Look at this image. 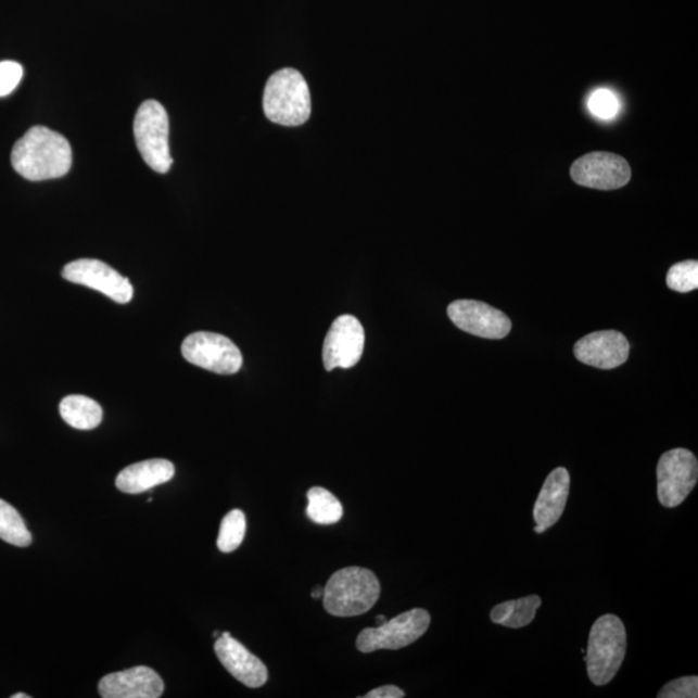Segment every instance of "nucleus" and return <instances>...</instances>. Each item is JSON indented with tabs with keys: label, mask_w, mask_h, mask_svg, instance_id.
<instances>
[{
	"label": "nucleus",
	"mask_w": 698,
	"mask_h": 698,
	"mask_svg": "<svg viewBox=\"0 0 698 698\" xmlns=\"http://www.w3.org/2000/svg\"><path fill=\"white\" fill-rule=\"evenodd\" d=\"M11 162L30 181L63 178L72 167V148L63 135L36 126L13 147Z\"/></svg>",
	"instance_id": "1"
},
{
	"label": "nucleus",
	"mask_w": 698,
	"mask_h": 698,
	"mask_svg": "<svg viewBox=\"0 0 698 698\" xmlns=\"http://www.w3.org/2000/svg\"><path fill=\"white\" fill-rule=\"evenodd\" d=\"M381 596V584L369 569L348 567L331 575L323 588V606L337 617L364 614Z\"/></svg>",
	"instance_id": "2"
},
{
	"label": "nucleus",
	"mask_w": 698,
	"mask_h": 698,
	"mask_svg": "<svg viewBox=\"0 0 698 698\" xmlns=\"http://www.w3.org/2000/svg\"><path fill=\"white\" fill-rule=\"evenodd\" d=\"M264 113L274 124L296 127L310 117V93L306 79L291 67L269 78L263 98Z\"/></svg>",
	"instance_id": "3"
},
{
	"label": "nucleus",
	"mask_w": 698,
	"mask_h": 698,
	"mask_svg": "<svg viewBox=\"0 0 698 698\" xmlns=\"http://www.w3.org/2000/svg\"><path fill=\"white\" fill-rule=\"evenodd\" d=\"M626 646V630L619 617L606 614L595 621L584 659L589 681L595 686L611 683L625 659Z\"/></svg>",
	"instance_id": "4"
},
{
	"label": "nucleus",
	"mask_w": 698,
	"mask_h": 698,
	"mask_svg": "<svg viewBox=\"0 0 698 698\" xmlns=\"http://www.w3.org/2000/svg\"><path fill=\"white\" fill-rule=\"evenodd\" d=\"M168 134L169 124L165 107L158 101H145L135 117L134 135L142 158L155 173L166 174L173 166Z\"/></svg>",
	"instance_id": "5"
},
{
	"label": "nucleus",
	"mask_w": 698,
	"mask_h": 698,
	"mask_svg": "<svg viewBox=\"0 0 698 698\" xmlns=\"http://www.w3.org/2000/svg\"><path fill=\"white\" fill-rule=\"evenodd\" d=\"M430 623L431 615L426 609H411L382 626L364 629L357 638V649L363 653H371L379 649L397 650L408 647L422 638Z\"/></svg>",
	"instance_id": "6"
},
{
	"label": "nucleus",
	"mask_w": 698,
	"mask_h": 698,
	"mask_svg": "<svg viewBox=\"0 0 698 698\" xmlns=\"http://www.w3.org/2000/svg\"><path fill=\"white\" fill-rule=\"evenodd\" d=\"M698 479L695 454L683 447L662 454L657 465V496L660 504L674 508L684 503L694 491Z\"/></svg>",
	"instance_id": "7"
},
{
	"label": "nucleus",
	"mask_w": 698,
	"mask_h": 698,
	"mask_svg": "<svg viewBox=\"0 0 698 698\" xmlns=\"http://www.w3.org/2000/svg\"><path fill=\"white\" fill-rule=\"evenodd\" d=\"M181 354L188 363L216 375H236L241 369V351L227 337L200 331L186 338Z\"/></svg>",
	"instance_id": "8"
},
{
	"label": "nucleus",
	"mask_w": 698,
	"mask_h": 698,
	"mask_svg": "<svg viewBox=\"0 0 698 698\" xmlns=\"http://www.w3.org/2000/svg\"><path fill=\"white\" fill-rule=\"evenodd\" d=\"M571 176L579 186L614 191L625 187L632 179V168L620 155L608 152H593L574 161Z\"/></svg>",
	"instance_id": "9"
},
{
	"label": "nucleus",
	"mask_w": 698,
	"mask_h": 698,
	"mask_svg": "<svg viewBox=\"0 0 698 698\" xmlns=\"http://www.w3.org/2000/svg\"><path fill=\"white\" fill-rule=\"evenodd\" d=\"M365 331L356 317L344 315L331 325L325 338L322 360L328 371L337 368L350 369L363 356Z\"/></svg>",
	"instance_id": "10"
},
{
	"label": "nucleus",
	"mask_w": 698,
	"mask_h": 698,
	"mask_svg": "<svg viewBox=\"0 0 698 698\" xmlns=\"http://www.w3.org/2000/svg\"><path fill=\"white\" fill-rule=\"evenodd\" d=\"M63 277L66 281L98 290L119 304L131 302L134 296L131 282L97 259H79L66 264Z\"/></svg>",
	"instance_id": "11"
},
{
	"label": "nucleus",
	"mask_w": 698,
	"mask_h": 698,
	"mask_svg": "<svg viewBox=\"0 0 698 698\" xmlns=\"http://www.w3.org/2000/svg\"><path fill=\"white\" fill-rule=\"evenodd\" d=\"M452 322L466 333L485 339H504L511 331V321L503 310L478 301H456L447 307Z\"/></svg>",
	"instance_id": "12"
},
{
	"label": "nucleus",
	"mask_w": 698,
	"mask_h": 698,
	"mask_svg": "<svg viewBox=\"0 0 698 698\" xmlns=\"http://www.w3.org/2000/svg\"><path fill=\"white\" fill-rule=\"evenodd\" d=\"M630 344L625 335L615 330L596 331L574 345V356L582 364L611 370L627 361Z\"/></svg>",
	"instance_id": "13"
},
{
	"label": "nucleus",
	"mask_w": 698,
	"mask_h": 698,
	"mask_svg": "<svg viewBox=\"0 0 698 698\" xmlns=\"http://www.w3.org/2000/svg\"><path fill=\"white\" fill-rule=\"evenodd\" d=\"M165 684L151 668L137 667L103 677L99 693L104 698H158Z\"/></svg>",
	"instance_id": "14"
},
{
	"label": "nucleus",
	"mask_w": 698,
	"mask_h": 698,
	"mask_svg": "<svg viewBox=\"0 0 698 698\" xmlns=\"http://www.w3.org/2000/svg\"><path fill=\"white\" fill-rule=\"evenodd\" d=\"M215 653L229 674L246 687L259 688L267 683V667L229 633H223L215 642Z\"/></svg>",
	"instance_id": "15"
},
{
	"label": "nucleus",
	"mask_w": 698,
	"mask_h": 698,
	"mask_svg": "<svg viewBox=\"0 0 698 698\" xmlns=\"http://www.w3.org/2000/svg\"><path fill=\"white\" fill-rule=\"evenodd\" d=\"M569 487H571V477L564 467H558L547 477L537 503L534 505L533 518L537 525L548 530L558 523L566 510Z\"/></svg>",
	"instance_id": "16"
},
{
	"label": "nucleus",
	"mask_w": 698,
	"mask_h": 698,
	"mask_svg": "<svg viewBox=\"0 0 698 698\" xmlns=\"http://www.w3.org/2000/svg\"><path fill=\"white\" fill-rule=\"evenodd\" d=\"M175 467L166 459H149L126 467L119 472L115 485L120 492L140 494L173 480Z\"/></svg>",
	"instance_id": "17"
},
{
	"label": "nucleus",
	"mask_w": 698,
	"mask_h": 698,
	"mask_svg": "<svg viewBox=\"0 0 698 698\" xmlns=\"http://www.w3.org/2000/svg\"><path fill=\"white\" fill-rule=\"evenodd\" d=\"M60 415L73 429L88 431L97 429L103 420V409L90 397L67 396L60 404Z\"/></svg>",
	"instance_id": "18"
},
{
	"label": "nucleus",
	"mask_w": 698,
	"mask_h": 698,
	"mask_svg": "<svg viewBox=\"0 0 698 698\" xmlns=\"http://www.w3.org/2000/svg\"><path fill=\"white\" fill-rule=\"evenodd\" d=\"M542 605L537 595L525 596L518 600L500 602L493 608L491 619L494 623L510 629H521L530 625Z\"/></svg>",
	"instance_id": "19"
},
{
	"label": "nucleus",
	"mask_w": 698,
	"mask_h": 698,
	"mask_svg": "<svg viewBox=\"0 0 698 698\" xmlns=\"http://www.w3.org/2000/svg\"><path fill=\"white\" fill-rule=\"evenodd\" d=\"M307 515L320 525H333L343 517V506L333 493L321 486L312 487L307 494Z\"/></svg>",
	"instance_id": "20"
},
{
	"label": "nucleus",
	"mask_w": 698,
	"mask_h": 698,
	"mask_svg": "<svg viewBox=\"0 0 698 698\" xmlns=\"http://www.w3.org/2000/svg\"><path fill=\"white\" fill-rule=\"evenodd\" d=\"M0 540L17 547H28L31 534L15 507L0 499Z\"/></svg>",
	"instance_id": "21"
},
{
	"label": "nucleus",
	"mask_w": 698,
	"mask_h": 698,
	"mask_svg": "<svg viewBox=\"0 0 698 698\" xmlns=\"http://www.w3.org/2000/svg\"><path fill=\"white\" fill-rule=\"evenodd\" d=\"M246 517L241 510H233L224 517L218 537L221 553H232L239 548L245 538Z\"/></svg>",
	"instance_id": "22"
},
{
	"label": "nucleus",
	"mask_w": 698,
	"mask_h": 698,
	"mask_svg": "<svg viewBox=\"0 0 698 698\" xmlns=\"http://www.w3.org/2000/svg\"><path fill=\"white\" fill-rule=\"evenodd\" d=\"M668 287L677 293H689L698 288V263L686 261L674 264L667 277Z\"/></svg>",
	"instance_id": "23"
},
{
	"label": "nucleus",
	"mask_w": 698,
	"mask_h": 698,
	"mask_svg": "<svg viewBox=\"0 0 698 698\" xmlns=\"http://www.w3.org/2000/svg\"><path fill=\"white\" fill-rule=\"evenodd\" d=\"M588 110L600 119H613L620 112V100L607 88H599L588 99Z\"/></svg>",
	"instance_id": "24"
},
{
	"label": "nucleus",
	"mask_w": 698,
	"mask_h": 698,
	"mask_svg": "<svg viewBox=\"0 0 698 698\" xmlns=\"http://www.w3.org/2000/svg\"><path fill=\"white\" fill-rule=\"evenodd\" d=\"M660 698H697L698 697V677L684 676L667 684L660 690Z\"/></svg>",
	"instance_id": "25"
},
{
	"label": "nucleus",
	"mask_w": 698,
	"mask_h": 698,
	"mask_svg": "<svg viewBox=\"0 0 698 698\" xmlns=\"http://www.w3.org/2000/svg\"><path fill=\"white\" fill-rule=\"evenodd\" d=\"M23 76L22 65L15 61H2L0 63V98L9 97L11 92L15 91Z\"/></svg>",
	"instance_id": "26"
},
{
	"label": "nucleus",
	"mask_w": 698,
	"mask_h": 698,
	"mask_svg": "<svg viewBox=\"0 0 698 698\" xmlns=\"http://www.w3.org/2000/svg\"><path fill=\"white\" fill-rule=\"evenodd\" d=\"M405 697L404 690L396 686H384L370 690L369 694L363 698H403Z\"/></svg>",
	"instance_id": "27"
},
{
	"label": "nucleus",
	"mask_w": 698,
	"mask_h": 698,
	"mask_svg": "<svg viewBox=\"0 0 698 698\" xmlns=\"http://www.w3.org/2000/svg\"><path fill=\"white\" fill-rule=\"evenodd\" d=\"M312 598H314V599L323 598V588L322 587H316L314 589V592H312Z\"/></svg>",
	"instance_id": "28"
},
{
	"label": "nucleus",
	"mask_w": 698,
	"mask_h": 698,
	"mask_svg": "<svg viewBox=\"0 0 698 698\" xmlns=\"http://www.w3.org/2000/svg\"><path fill=\"white\" fill-rule=\"evenodd\" d=\"M388 621H389V620H388V619H385V617H384V615H377V617H376V622H377V625H378V626H382V625H384V623H385V622H388Z\"/></svg>",
	"instance_id": "29"
},
{
	"label": "nucleus",
	"mask_w": 698,
	"mask_h": 698,
	"mask_svg": "<svg viewBox=\"0 0 698 698\" xmlns=\"http://www.w3.org/2000/svg\"><path fill=\"white\" fill-rule=\"evenodd\" d=\"M546 531H547L546 528L542 526V525H537V526L534 528V532L538 533V534H542V533H544Z\"/></svg>",
	"instance_id": "30"
},
{
	"label": "nucleus",
	"mask_w": 698,
	"mask_h": 698,
	"mask_svg": "<svg viewBox=\"0 0 698 698\" xmlns=\"http://www.w3.org/2000/svg\"><path fill=\"white\" fill-rule=\"evenodd\" d=\"M29 697H30V696H28V695H26V694H16V695H13V696H12V698H29Z\"/></svg>",
	"instance_id": "31"
}]
</instances>
